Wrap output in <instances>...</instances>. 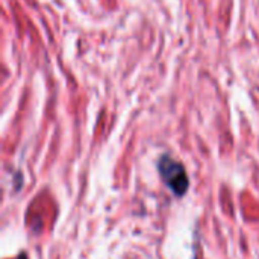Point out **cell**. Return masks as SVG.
<instances>
[{"instance_id":"1","label":"cell","mask_w":259,"mask_h":259,"mask_svg":"<svg viewBox=\"0 0 259 259\" xmlns=\"http://www.w3.org/2000/svg\"><path fill=\"white\" fill-rule=\"evenodd\" d=\"M158 170H159L162 181L165 182V185L170 188V191L175 196L182 197L188 191L190 179H188L185 167L181 162L175 161L168 155H162L161 159L158 161Z\"/></svg>"}]
</instances>
